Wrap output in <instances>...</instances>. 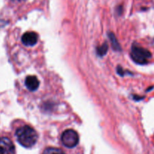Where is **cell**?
<instances>
[{
	"label": "cell",
	"mask_w": 154,
	"mask_h": 154,
	"mask_svg": "<svg viewBox=\"0 0 154 154\" xmlns=\"http://www.w3.org/2000/svg\"><path fill=\"white\" fill-rule=\"evenodd\" d=\"M17 141L25 147H32L38 140L37 132L32 127L24 125L18 128L16 131Z\"/></svg>",
	"instance_id": "6da1fadb"
},
{
	"label": "cell",
	"mask_w": 154,
	"mask_h": 154,
	"mask_svg": "<svg viewBox=\"0 0 154 154\" xmlns=\"http://www.w3.org/2000/svg\"><path fill=\"white\" fill-rule=\"evenodd\" d=\"M131 57L135 63L138 64H145L151 57V53L142 47L133 45L132 48Z\"/></svg>",
	"instance_id": "7a4b0ae2"
},
{
	"label": "cell",
	"mask_w": 154,
	"mask_h": 154,
	"mask_svg": "<svg viewBox=\"0 0 154 154\" xmlns=\"http://www.w3.org/2000/svg\"><path fill=\"white\" fill-rule=\"evenodd\" d=\"M79 141L78 133L72 129H68L63 132L62 135V142L66 146L69 148L76 146Z\"/></svg>",
	"instance_id": "3957f363"
},
{
	"label": "cell",
	"mask_w": 154,
	"mask_h": 154,
	"mask_svg": "<svg viewBox=\"0 0 154 154\" xmlns=\"http://www.w3.org/2000/svg\"><path fill=\"white\" fill-rule=\"evenodd\" d=\"M0 154H15L13 142L6 137H0Z\"/></svg>",
	"instance_id": "277c9868"
},
{
	"label": "cell",
	"mask_w": 154,
	"mask_h": 154,
	"mask_svg": "<svg viewBox=\"0 0 154 154\" xmlns=\"http://www.w3.org/2000/svg\"><path fill=\"white\" fill-rule=\"evenodd\" d=\"M38 35L35 32H27L22 36V42L26 46H33L37 43Z\"/></svg>",
	"instance_id": "5b68a950"
},
{
	"label": "cell",
	"mask_w": 154,
	"mask_h": 154,
	"mask_svg": "<svg viewBox=\"0 0 154 154\" xmlns=\"http://www.w3.org/2000/svg\"><path fill=\"white\" fill-rule=\"evenodd\" d=\"M25 85L29 90L32 91L36 90L38 88L39 81L36 76L29 75V76H27L26 79Z\"/></svg>",
	"instance_id": "8992f818"
},
{
	"label": "cell",
	"mask_w": 154,
	"mask_h": 154,
	"mask_svg": "<svg viewBox=\"0 0 154 154\" xmlns=\"http://www.w3.org/2000/svg\"><path fill=\"white\" fill-rule=\"evenodd\" d=\"M43 154H66L61 149L55 147H48L45 149Z\"/></svg>",
	"instance_id": "52a82bcc"
},
{
	"label": "cell",
	"mask_w": 154,
	"mask_h": 154,
	"mask_svg": "<svg viewBox=\"0 0 154 154\" xmlns=\"http://www.w3.org/2000/svg\"><path fill=\"white\" fill-rule=\"evenodd\" d=\"M107 50H108V45L106 44H103L101 47H99L97 50V52L99 55L102 56L104 54H105V53L107 52Z\"/></svg>",
	"instance_id": "ba28073f"
}]
</instances>
